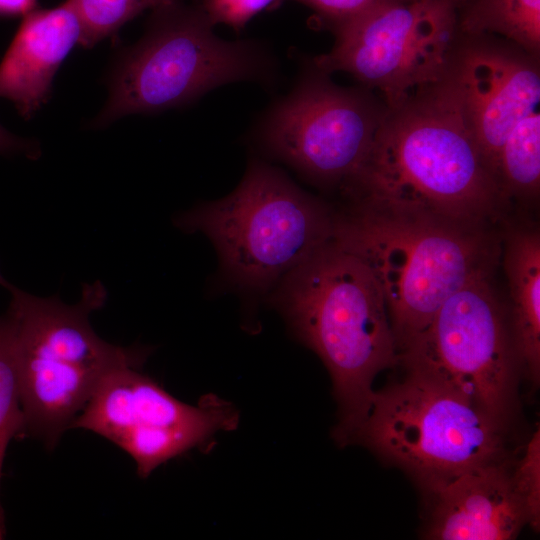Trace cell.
Listing matches in <instances>:
<instances>
[{
    "label": "cell",
    "instance_id": "cell-1",
    "mask_svg": "<svg viewBox=\"0 0 540 540\" xmlns=\"http://www.w3.org/2000/svg\"><path fill=\"white\" fill-rule=\"evenodd\" d=\"M341 188L354 206L470 227L489 228L510 205L476 142L452 67L386 104L366 156Z\"/></svg>",
    "mask_w": 540,
    "mask_h": 540
},
{
    "label": "cell",
    "instance_id": "cell-2",
    "mask_svg": "<svg viewBox=\"0 0 540 540\" xmlns=\"http://www.w3.org/2000/svg\"><path fill=\"white\" fill-rule=\"evenodd\" d=\"M271 304L328 369L340 408L335 439L355 441L374 395L372 383L398 352L382 290L369 268L331 241L287 275Z\"/></svg>",
    "mask_w": 540,
    "mask_h": 540
},
{
    "label": "cell",
    "instance_id": "cell-3",
    "mask_svg": "<svg viewBox=\"0 0 540 540\" xmlns=\"http://www.w3.org/2000/svg\"><path fill=\"white\" fill-rule=\"evenodd\" d=\"M332 241L378 282L398 358L452 294L495 269L500 251L489 228L354 205L335 215Z\"/></svg>",
    "mask_w": 540,
    "mask_h": 540
},
{
    "label": "cell",
    "instance_id": "cell-4",
    "mask_svg": "<svg viewBox=\"0 0 540 540\" xmlns=\"http://www.w3.org/2000/svg\"><path fill=\"white\" fill-rule=\"evenodd\" d=\"M0 286L10 295L6 315L12 326L25 436L53 449L102 380L121 367L140 368L149 350L113 345L93 330L89 316L107 299L100 281L85 284L72 305L57 296L27 293L1 272Z\"/></svg>",
    "mask_w": 540,
    "mask_h": 540
},
{
    "label": "cell",
    "instance_id": "cell-5",
    "mask_svg": "<svg viewBox=\"0 0 540 540\" xmlns=\"http://www.w3.org/2000/svg\"><path fill=\"white\" fill-rule=\"evenodd\" d=\"M334 219L283 172L255 161L229 195L180 214L175 224L209 238L231 283L269 294L331 241Z\"/></svg>",
    "mask_w": 540,
    "mask_h": 540
},
{
    "label": "cell",
    "instance_id": "cell-6",
    "mask_svg": "<svg viewBox=\"0 0 540 540\" xmlns=\"http://www.w3.org/2000/svg\"><path fill=\"white\" fill-rule=\"evenodd\" d=\"M505 426L470 397L429 374L374 392L356 439L411 474L427 491L504 460Z\"/></svg>",
    "mask_w": 540,
    "mask_h": 540
},
{
    "label": "cell",
    "instance_id": "cell-7",
    "mask_svg": "<svg viewBox=\"0 0 540 540\" xmlns=\"http://www.w3.org/2000/svg\"><path fill=\"white\" fill-rule=\"evenodd\" d=\"M213 27L199 4L179 1L153 10L145 34L116 61L107 104L94 124L181 106L217 86L261 75V51L221 39Z\"/></svg>",
    "mask_w": 540,
    "mask_h": 540
},
{
    "label": "cell",
    "instance_id": "cell-8",
    "mask_svg": "<svg viewBox=\"0 0 540 540\" xmlns=\"http://www.w3.org/2000/svg\"><path fill=\"white\" fill-rule=\"evenodd\" d=\"M452 0H385L332 32V49L314 67L352 75L391 104L449 71L459 42Z\"/></svg>",
    "mask_w": 540,
    "mask_h": 540
},
{
    "label": "cell",
    "instance_id": "cell-9",
    "mask_svg": "<svg viewBox=\"0 0 540 540\" xmlns=\"http://www.w3.org/2000/svg\"><path fill=\"white\" fill-rule=\"evenodd\" d=\"M483 272L439 308L426 330L399 356L407 370L439 378L506 426L519 365L507 315Z\"/></svg>",
    "mask_w": 540,
    "mask_h": 540
},
{
    "label": "cell",
    "instance_id": "cell-10",
    "mask_svg": "<svg viewBox=\"0 0 540 540\" xmlns=\"http://www.w3.org/2000/svg\"><path fill=\"white\" fill-rule=\"evenodd\" d=\"M238 412L213 394L198 406L176 399L139 367L113 370L100 383L73 428L113 442L135 462L140 477L238 424Z\"/></svg>",
    "mask_w": 540,
    "mask_h": 540
},
{
    "label": "cell",
    "instance_id": "cell-11",
    "mask_svg": "<svg viewBox=\"0 0 540 540\" xmlns=\"http://www.w3.org/2000/svg\"><path fill=\"white\" fill-rule=\"evenodd\" d=\"M328 75L314 67L272 110L263 139L313 183L341 188L366 156L386 104L373 91L338 86Z\"/></svg>",
    "mask_w": 540,
    "mask_h": 540
},
{
    "label": "cell",
    "instance_id": "cell-12",
    "mask_svg": "<svg viewBox=\"0 0 540 540\" xmlns=\"http://www.w3.org/2000/svg\"><path fill=\"white\" fill-rule=\"evenodd\" d=\"M451 67L471 130L497 178L506 138L539 108L540 56L495 35L460 32Z\"/></svg>",
    "mask_w": 540,
    "mask_h": 540
},
{
    "label": "cell",
    "instance_id": "cell-13",
    "mask_svg": "<svg viewBox=\"0 0 540 540\" xmlns=\"http://www.w3.org/2000/svg\"><path fill=\"white\" fill-rule=\"evenodd\" d=\"M428 492L434 504L428 539L509 540L527 524L504 460L468 470Z\"/></svg>",
    "mask_w": 540,
    "mask_h": 540
},
{
    "label": "cell",
    "instance_id": "cell-14",
    "mask_svg": "<svg viewBox=\"0 0 540 540\" xmlns=\"http://www.w3.org/2000/svg\"><path fill=\"white\" fill-rule=\"evenodd\" d=\"M80 36L69 0L26 13L0 63V97L30 118L48 100L53 78Z\"/></svg>",
    "mask_w": 540,
    "mask_h": 540
},
{
    "label": "cell",
    "instance_id": "cell-15",
    "mask_svg": "<svg viewBox=\"0 0 540 540\" xmlns=\"http://www.w3.org/2000/svg\"><path fill=\"white\" fill-rule=\"evenodd\" d=\"M503 265L510 296V333L519 365L540 376V234L534 226H509L503 235Z\"/></svg>",
    "mask_w": 540,
    "mask_h": 540
},
{
    "label": "cell",
    "instance_id": "cell-16",
    "mask_svg": "<svg viewBox=\"0 0 540 540\" xmlns=\"http://www.w3.org/2000/svg\"><path fill=\"white\" fill-rule=\"evenodd\" d=\"M464 34H491L540 56V0H464L458 7Z\"/></svg>",
    "mask_w": 540,
    "mask_h": 540
},
{
    "label": "cell",
    "instance_id": "cell-17",
    "mask_svg": "<svg viewBox=\"0 0 540 540\" xmlns=\"http://www.w3.org/2000/svg\"><path fill=\"white\" fill-rule=\"evenodd\" d=\"M496 174L509 201H531L540 188V112H530L506 138L497 161Z\"/></svg>",
    "mask_w": 540,
    "mask_h": 540
},
{
    "label": "cell",
    "instance_id": "cell-18",
    "mask_svg": "<svg viewBox=\"0 0 540 540\" xmlns=\"http://www.w3.org/2000/svg\"><path fill=\"white\" fill-rule=\"evenodd\" d=\"M25 437V422L16 369L12 326L0 316V483L5 454L14 438ZM0 520L5 522L0 501Z\"/></svg>",
    "mask_w": 540,
    "mask_h": 540
},
{
    "label": "cell",
    "instance_id": "cell-19",
    "mask_svg": "<svg viewBox=\"0 0 540 540\" xmlns=\"http://www.w3.org/2000/svg\"><path fill=\"white\" fill-rule=\"evenodd\" d=\"M181 0H69L81 25L79 44L91 48L114 36L128 21L147 9L155 10Z\"/></svg>",
    "mask_w": 540,
    "mask_h": 540
},
{
    "label": "cell",
    "instance_id": "cell-20",
    "mask_svg": "<svg viewBox=\"0 0 540 540\" xmlns=\"http://www.w3.org/2000/svg\"><path fill=\"white\" fill-rule=\"evenodd\" d=\"M514 486L527 512V524L539 529L540 523V433L530 439L523 457L511 472Z\"/></svg>",
    "mask_w": 540,
    "mask_h": 540
},
{
    "label": "cell",
    "instance_id": "cell-21",
    "mask_svg": "<svg viewBox=\"0 0 540 540\" xmlns=\"http://www.w3.org/2000/svg\"><path fill=\"white\" fill-rule=\"evenodd\" d=\"M201 9L213 25L226 24L242 30L257 14L277 8V0H202Z\"/></svg>",
    "mask_w": 540,
    "mask_h": 540
},
{
    "label": "cell",
    "instance_id": "cell-22",
    "mask_svg": "<svg viewBox=\"0 0 540 540\" xmlns=\"http://www.w3.org/2000/svg\"><path fill=\"white\" fill-rule=\"evenodd\" d=\"M299 2L314 11L319 22L331 31L362 16L385 0H277Z\"/></svg>",
    "mask_w": 540,
    "mask_h": 540
},
{
    "label": "cell",
    "instance_id": "cell-23",
    "mask_svg": "<svg viewBox=\"0 0 540 540\" xmlns=\"http://www.w3.org/2000/svg\"><path fill=\"white\" fill-rule=\"evenodd\" d=\"M37 148L30 142L21 139L0 125V153L24 152L28 155H36Z\"/></svg>",
    "mask_w": 540,
    "mask_h": 540
},
{
    "label": "cell",
    "instance_id": "cell-24",
    "mask_svg": "<svg viewBox=\"0 0 540 540\" xmlns=\"http://www.w3.org/2000/svg\"><path fill=\"white\" fill-rule=\"evenodd\" d=\"M36 0H0V16L26 14L35 9Z\"/></svg>",
    "mask_w": 540,
    "mask_h": 540
},
{
    "label": "cell",
    "instance_id": "cell-25",
    "mask_svg": "<svg viewBox=\"0 0 540 540\" xmlns=\"http://www.w3.org/2000/svg\"><path fill=\"white\" fill-rule=\"evenodd\" d=\"M5 522L0 520V539L4 538L5 536Z\"/></svg>",
    "mask_w": 540,
    "mask_h": 540
},
{
    "label": "cell",
    "instance_id": "cell-26",
    "mask_svg": "<svg viewBox=\"0 0 540 540\" xmlns=\"http://www.w3.org/2000/svg\"><path fill=\"white\" fill-rule=\"evenodd\" d=\"M454 2H456L458 5H460L464 0H452Z\"/></svg>",
    "mask_w": 540,
    "mask_h": 540
}]
</instances>
